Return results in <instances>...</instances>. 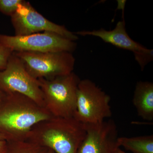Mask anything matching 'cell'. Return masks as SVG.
<instances>
[{
  "label": "cell",
  "mask_w": 153,
  "mask_h": 153,
  "mask_svg": "<svg viewBox=\"0 0 153 153\" xmlns=\"http://www.w3.org/2000/svg\"><path fill=\"white\" fill-rule=\"evenodd\" d=\"M115 153H126L123 151L121 150L120 148H118L117 150L116 151Z\"/></svg>",
  "instance_id": "ac0fdd59"
},
{
  "label": "cell",
  "mask_w": 153,
  "mask_h": 153,
  "mask_svg": "<svg viewBox=\"0 0 153 153\" xmlns=\"http://www.w3.org/2000/svg\"><path fill=\"white\" fill-rule=\"evenodd\" d=\"M52 117L45 108L20 94H4L0 101V132L7 141L26 140L34 126Z\"/></svg>",
  "instance_id": "6da1fadb"
},
{
  "label": "cell",
  "mask_w": 153,
  "mask_h": 153,
  "mask_svg": "<svg viewBox=\"0 0 153 153\" xmlns=\"http://www.w3.org/2000/svg\"><path fill=\"white\" fill-rule=\"evenodd\" d=\"M0 91L4 94L19 93L45 108L43 93L38 79L27 71L22 60L13 52L5 68L0 71Z\"/></svg>",
  "instance_id": "8992f818"
},
{
  "label": "cell",
  "mask_w": 153,
  "mask_h": 153,
  "mask_svg": "<svg viewBox=\"0 0 153 153\" xmlns=\"http://www.w3.org/2000/svg\"><path fill=\"white\" fill-rule=\"evenodd\" d=\"M23 1L22 0H0V12L11 16Z\"/></svg>",
  "instance_id": "5bb4252c"
},
{
  "label": "cell",
  "mask_w": 153,
  "mask_h": 153,
  "mask_svg": "<svg viewBox=\"0 0 153 153\" xmlns=\"http://www.w3.org/2000/svg\"><path fill=\"white\" fill-rule=\"evenodd\" d=\"M85 125V137L77 153H115L120 148L117 128L113 120Z\"/></svg>",
  "instance_id": "9c48e42d"
},
{
  "label": "cell",
  "mask_w": 153,
  "mask_h": 153,
  "mask_svg": "<svg viewBox=\"0 0 153 153\" xmlns=\"http://www.w3.org/2000/svg\"><path fill=\"white\" fill-rule=\"evenodd\" d=\"M0 46L13 52L72 53L76 49V44L56 33L45 32L24 36L0 34Z\"/></svg>",
  "instance_id": "52a82bcc"
},
{
  "label": "cell",
  "mask_w": 153,
  "mask_h": 153,
  "mask_svg": "<svg viewBox=\"0 0 153 153\" xmlns=\"http://www.w3.org/2000/svg\"><path fill=\"white\" fill-rule=\"evenodd\" d=\"M119 147H123L133 153H153V135L119 137Z\"/></svg>",
  "instance_id": "7c38bea8"
},
{
  "label": "cell",
  "mask_w": 153,
  "mask_h": 153,
  "mask_svg": "<svg viewBox=\"0 0 153 153\" xmlns=\"http://www.w3.org/2000/svg\"><path fill=\"white\" fill-rule=\"evenodd\" d=\"M4 94L2 93L1 91H0V101H1V100Z\"/></svg>",
  "instance_id": "d6986e66"
},
{
  "label": "cell",
  "mask_w": 153,
  "mask_h": 153,
  "mask_svg": "<svg viewBox=\"0 0 153 153\" xmlns=\"http://www.w3.org/2000/svg\"><path fill=\"white\" fill-rule=\"evenodd\" d=\"M133 103L138 115L149 121L153 120V83L139 81L135 88Z\"/></svg>",
  "instance_id": "8fae6325"
},
{
  "label": "cell",
  "mask_w": 153,
  "mask_h": 153,
  "mask_svg": "<svg viewBox=\"0 0 153 153\" xmlns=\"http://www.w3.org/2000/svg\"><path fill=\"white\" fill-rule=\"evenodd\" d=\"M47 153H55L52 150L50 149L49 152H47Z\"/></svg>",
  "instance_id": "ffe728a7"
},
{
  "label": "cell",
  "mask_w": 153,
  "mask_h": 153,
  "mask_svg": "<svg viewBox=\"0 0 153 153\" xmlns=\"http://www.w3.org/2000/svg\"><path fill=\"white\" fill-rule=\"evenodd\" d=\"M11 18L15 36H27L47 32L56 33L71 41H75L78 39L77 35L64 26L55 24L43 16L28 2L23 1Z\"/></svg>",
  "instance_id": "ba28073f"
},
{
  "label": "cell",
  "mask_w": 153,
  "mask_h": 153,
  "mask_svg": "<svg viewBox=\"0 0 153 153\" xmlns=\"http://www.w3.org/2000/svg\"><path fill=\"white\" fill-rule=\"evenodd\" d=\"M74 33L77 36L98 37L105 43L133 52L137 62L142 60L153 52V49H147L130 37L126 31L125 22L124 20L118 22L114 29L109 31L100 29Z\"/></svg>",
  "instance_id": "30bf717a"
},
{
  "label": "cell",
  "mask_w": 153,
  "mask_h": 153,
  "mask_svg": "<svg viewBox=\"0 0 153 153\" xmlns=\"http://www.w3.org/2000/svg\"><path fill=\"white\" fill-rule=\"evenodd\" d=\"M5 140L7 141V139L3 134L0 132V140Z\"/></svg>",
  "instance_id": "e0dca14e"
},
{
  "label": "cell",
  "mask_w": 153,
  "mask_h": 153,
  "mask_svg": "<svg viewBox=\"0 0 153 153\" xmlns=\"http://www.w3.org/2000/svg\"><path fill=\"white\" fill-rule=\"evenodd\" d=\"M8 143L5 140H0V153H6L7 149Z\"/></svg>",
  "instance_id": "2e32d148"
},
{
  "label": "cell",
  "mask_w": 153,
  "mask_h": 153,
  "mask_svg": "<svg viewBox=\"0 0 153 153\" xmlns=\"http://www.w3.org/2000/svg\"><path fill=\"white\" fill-rule=\"evenodd\" d=\"M110 100V97L93 81L80 80L74 117L84 124L102 122L112 116Z\"/></svg>",
  "instance_id": "277c9868"
},
{
  "label": "cell",
  "mask_w": 153,
  "mask_h": 153,
  "mask_svg": "<svg viewBox=\"0 0 153 153\" xmlns=\"http://www.w3.org/2000/svg\"><path fill=\"white\" fill-rule=\"evenodd\" d=\"M36 79H50L73 72L75 58L67 52H13Z\"/></svg>",
  "instance_id": "5b68a950"
},
{
  "label": "cell",
  "mask_w": 153,
  "mask_h": 153,
  "mask_svg": "<svg viewBox=\"0 0 153 153\" xmlns=\"http://www.w3.org/2000/svg\"><path fill=\"white\" fill-rule=\"evenodd\" d=\"M85 133V124L74 117H52L34 126L26 140L56 153H77Z\"/></svg>",
  "instance_id": "7a4b0ae2"
},
{
  "label": "cell",
  "mask_w": 153,
  "mask_h": 153,
  "mask_svg": "<svg viewBox=\"0 0 153 153\" xmlns=\"http://www.w3.org/2000/svg\"><path fill=\"white\" fill-rule=\"evenodd\" d=\"M45 108L53 117H74L80 79L74 72L50 79H38Z\"/></svg>",
  "instance_id": "3957f363"
},
{
  "label": "cell",
  "mask_w": 153,
  "mask_h": 153,
  "mask_svg": "<svg viewBox=\"0 0 153 153\" xmlns=\"http://www.w3.org/2000/svg\"><path fill=\"white\" fill-rule=\"evenodd\" d=\"M6 153H46V147L28 140L7 141Z\"/></svg>",
  "instance_id": "4fadbf2b"
},
{
  "label": "cell",
  "mask_w": 153,
  "mask_h": 153,
  "mask_svg": "<svg viewBox=\"0 0 153 153\" xmlns=\"http://www.w3.org/2000/svg\"><path fill=\"white\" fill-rule=\"evenodd\" d=\"M13 51L6 47L0 46V71L5 68L9 58Z\"/></svg>",
  "instance_id": "9a60e30c"
}]
</instances>
